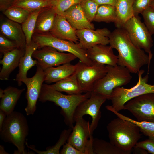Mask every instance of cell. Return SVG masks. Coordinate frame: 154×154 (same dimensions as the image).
<instances>
[{
	"label": "cell",
	"instance_id": "obj_1",
	"mask_svg": "<svg viewBox=\"0 0 154 154\" xmlns=\"http://www.w3.org/2000/svg\"><path fill=\"white\" fill-rule=\"evenodd\" d=\"M109 38L110 46L118 53V65L125 67L131 73L138 74L141 67L148 64L149 72L150 63L148 55L132 43L125 29L117 28Z\"/></svg>",
	"mask_w": 154,
	"mask_h": 154
},
{
	"label": "cell",
	"instance_id": "obj_2",
	"mask_svg": "<svg viewBox=\"0 0 154 154\" xmlns=\"http://www.w3.org/2000/svg\"><path fill=\"white\" fill-rule=\"evenodd\" d=\"M29 126L26 118L22 113L13 111L7 116L0 131L1 140L15 145L17 148L14 154H35L25 149L26 137L28 135Z\"/></svg>",
	"mask_w": 154,
	"mask_h": 154
},
{
	"label": "cell",
	"instance_id": "obj_3",
	"mask_svg": "<svg viewBox=\"0 0 154 154\" xmlns=\"http://www.w3.org/2000/svg\"><path fill=\"white\" fill-rule=\"evenodd\" d=\"M91 92L84 94L65 95L61 92L49 88L47 84H43L38 100L44 103L50 101L54 103L61 109V113L64 118L65 124L69 127H74V115L78 106L89 98Z\"/></svg>",
	"mask_w": 154,
	"mask_h": 154
},
{
	"label": "cell",
	"instance_id": "obj_4",
	"mask_svg": "<svg viewBox=\"0 0 154 154\" xmlns=\"http://www.w3.org/2000/svg\"><path fill=\"white\" fill-rule=\"evenodd\" d=\"M106 128L110 141L127 154L131 153L141 138L138 126L132 122L118 117L112 120Z\"/></svg>",
	"mask_w": 154,
	"mask_h": 154
},
{
	"label": "cell",
	"instance_id": "obj_5",
	"mask_svg": "<svg viewBox=\"0 0 154 154\" xmlns=\"http://www.w3.org/2000/svg\"><path fill=\"white\" fill-rule=\"evenodd\" d=\"M143 70L141 69L138 74V80L135 85L129 88L119 87L114 89L111 94L110 100L112 108L119 112L123 110L125 104L131 100L139 96L148 93H154V84L148 83V74L143 76Z\"/></svg>",
	"mask_w": 154,
	"mask_h": 154
},
{
	"label": "cell",
	"instance_id": "obj_6",
	"mask_svg": "<svg viewBox=\"0 0 154 154\" xmlns=\"http://www.w3.org/2000/svg\"><path fill=\"white\" fill-rule=\"evenodd\" d=\"M106 74L95 84L92 92L103 95L110 100L113 90L128 84L132 77L130 72L125 67L118 65H106Z\"/></svg>",
	"mask_w": 154,
	"mask_h": 154
},
{
	"label": "cell",
	"instance_id": "obj_7",
	"mask_svg": "<svg viewBox=\"0 0 154 154\" xmlns=\"http://www.w3.org/2000/svg\"><path fill=\"white\" fill-rule=\"evenodd\" d=\"M40 48L46 46L52 47L59 51L66 52L74 55L80 61L88 65L94 63L88 58L86 51L82 48L78 43L60 39L50 33H34L32 39Z\"/></svg>",
	"mask_w": 154,
	"mask_h": 154
},
{
	"label": "cell",
	"instance_id": "obj_8",
	"mask_svg": "<svg viewBox=\"0 0 154 154\" xmlns=\"http://www.w3.org/2000/svg\"><path fill=\"white\" fill-rule=\"evenodd\" d=\"M122 28L127 31L132 43L147 53L150 63L153 55L151 51L153 46L152 35L139 16H133Z\"/></svg>",
	"mask_w": 154,
	"mask_h": 154
},
{
	"label": "cell",
	"instance_id": "obj_9",
	"mask_svg": "<svg viewBox=\"0 0 154 154\" xmlns=\"http://www.w3.org/2000/svg\"><path fill=\"white\" fill-rule=\"evenodd\" d=\"M75 65V73L84 93L92 92L95 84L107 72L106 65L96 63L88 65L80 61Z\"/></svg>",
	"mask_w": 154,
	"mask_h": 154
},
{
	"label": "cell",
	"instance_id": "obj_10",
	"mask_svg": "<svg viewBox=\"0 0 154 154\" xmlns=\"http://www.w3.org/2000/svg\"><path fill=\"white\" fill-rule=\"evenodd\" d=\"M67 141L83 154H94L93 133L90 130L89 121L83 117L76 120Z\"/></svg>",
	"mask_w": 154,
	"mask_h": 154
},
{
	"label": "cell",
	"instance_id": "obj_11",
	"mask_svg": "<svg viewBox=\"0 0 154 154\" xmlns=\"http://www.w3.org/2000/svg\"><path fill=\"white\" fill-rule=\"evenodd\" d=\"M123 110L129 111L139 121L154 123V93L143 94L131 100Z\"/></svg>",
	"mask_w": 154,
	"mask_h": 154
},
{
	"label": "cell",
	"instance_id": "obj_12",
	"mask_svg": "<svg viewBox=\"0 0 154 154\" xmlns=\"http://www.w3.org/2000/svg\"><path fill=\"white\" fill-rule=\"evenodd\" d=\"M107 99L103 95L91 92L90 96L82 102L77 107L74 115V122L83 117L84 115H90L92 118L90 124V130L91 132L93 133V131L97 127L101 117L100 108Z\"/></svg>",
	"mask_w": 154,
	"mask_h": 154
},
{
	"label": "cell",
	"instance_id": "obj_13",
	"mask_svg": "<svg viewBox=\"0 0 154 154\" xmlns=\"http://www.w3.org/2000/svg\"><path fill=\"white\" fill-rule=\"evenodd\" d=\"M32 56L37 60L36 66H40L44 70L50 67L70 63L77 58L71 53L60 52L48 46L36 50Z\"/></svg>",
	"mask_w": 154,
	"mask_h": 154
},
{
	"label": "cell",
	"instance_id": "obj_14",
	"mask_svg": "<svg viewBox=\"0 0 154 154\" xmlns=\"http://www.w3.org/2000/svg\"><path fill=\"white\" fill-rule=\"evenodd\" d=\"M37 66L36 71L34 76L28 78L24 83L27 88L26 98L27 105L25 110L27 116L33 115L36 111L37 102L44 81V70L38 66Z\"/></svg>",
	"mask_w": 154,
	"mask_h": 154
},
{
	"label": "cell",
	"instance_id": "obj_15",
	"mask_svg": "<svg viewBox=\"0 0 154 154\" xmlns=\"http://www.w3.org/2000/svg\"><path fill=\"white\" fill-rule=\"evenodd\" d=\"M111 33L106 28L96 30L85 29L76 30L78 44L80 47L86 50L97 44L107 45L109 44V36Z\"/></svg>",
	"mask_w": 154,
	"mask_h": 154
},
{
	"label": "cell",
	"instance_id": "obj_16",
	"mask_svg": "<svg viewBox=\"0 0 154 154\" xmlns=\"http://www.w3.org/2000/svg\"><path fill=\"white\" fill-rule=\"evenodd\" d=\"M86 51L88 58L93 63L112 66L118 65V56L114 54L110 46L98 44Z\"/></svg>",
	"mask_w": 154,
	"mask_h": 154
},
{
	"label": "cell",
	"instance_id": "obj_17",
	"mask_svg": "<svg viewBox=\"0 0 154 154\" xmlns=\"http://www.w3.org/2000/svg\"><path fill=\"white\" fill-rule=\"evenodd\" d=\"M38 48V45L32 39L31 43L26 45L25 54L19 62L18 72L16 78L14 80L17 82L19 86H20L23 83H24L27 79L28 71L37 64V60H33L32 56L34 52Z\"/></svg>",
	"mask_w": 154,
	"mask_h": 154
},
{
	"label": "cell",
	"instance_id": "obj_18",
	"mask_svg": "<svg viewBox=\"0 0 154 154\" xmlns=\"http://www.w3.org/2000/svg\"><path fill=\"white\" fill-rule=\"evenodd\" d=\"M49 33L58 38L78 43L76 30L72 26L62 15H57Z\"/></svg>",
	"mask_w": 154,
	"mask_h": 154
},
{
	"label": "cell",
	"instance_id": "obj_19",
	"mask_svg": "<svg viewBox=\"0 0 154 154\" xmlns=\"http://www.w3.org/2000/svg\"><path fill=\"white\" fill-rule=\"evenodd\" d=\"M25 49L17 47L3 54L0 64L2 65L0 72V79H8L11 73L18 66L21 57L24 55Z\"/></svg>",
	"mask_w": 154,
	"mask_h": 154
},
{
	"label": "cell",
	"instance_id": "obj_20",
	"mask_svg": "<svg viewBox=\"0 0 154 154\" xmlns=\"http://www.w3.org/2000/svg\"><path fill=\"white\" fill-rule=\"evenodd\" d=\"M1 34L15 42L19 47L25 49V37L19 23L6 19L1 22Z\"/></svg>",
	"mask_w": 154,
	"mask_h": 154
},
{
	"label": "cell",
	"instance_id": "obj_21",
	"mask_svg": "<svg viewBox=\"0 0 154 154\" xmlns=\"http://www.w3.org/2000/svg\"><path fill=\"white\" fill-rule=\"evenodd\" d=\"M61 15H63L76 30L85 29H94V25L86 17L80 4L71 7Z\"/></svg>",
	"mask_w": 154,
	"mask_h": 154
},
{
	"label": "cell",
	"instance_id": "obj_22",
	"mask_svg": "<svg viewBox=\"0 0 154 154\" xmlns=\"http://www.w3.org/2000/svg\"><path fill=\"white\" fill-rule=\"evenodd\" d=\"M25 89H19L9 86L3 90L0 89V109L7 115L13 111L21 95Z\"/></svg>",
	"mask_w": 154,
	"mask_h": 154
},
{
	"label": "cell",
	"instance_id": "obj_23",
	"mask_svg": "<svg viewBox=\"0 0 154 154\" xmlns=\"http://www.w3.org/2000/svg\"><path fill=\"white\" fill-rule=\"evenodd\" d=\"M76 69V65L70 63L49 68L44 70V82L47 84L57 82L74 74Z\"/></svg>",
	"mask_w": 154,
	"mask_h": 154
},
{
	"label": "cell",
	"instance_id": "obj_24",
	"mask_svg": "<svg viewBox=\"0 0 154 154\" xmlns=\"http://www.w3.org/2000/svg\"><path fill=\"white\" fill-rule=\"evenodd\" d=\"M57 15L52 7L42 9L37 19L34 33H49Z\"/></svg>",
	"mask_w": 154,
	"mask_h": 154
},
{
	"label": "cell",
	"instance_id": "obj_25",
	"mask_svg": "<svg viewBox=\"0 0 154 154\" xmlns=\"http://www.w3.org/2000/svg\"><path fill=\"white\" fill-rule=\"evenodd\" d=\"M47 86L50 88L60 92H64L68 94H80L83 92L77 79L74 74L55 84Z\"/></svg>",
	"mask_w": 154,
	"mask_h": 154
},
{
	"label": "cell",
	"instance_id": "obj_26",
	"mask_svg": "<svg viewBox=\"0 0 154 154\" xmlns=\"http://www.w3.org/2000/svg\"><path fill=\"white\" fill-rule=\"evenodd\" d=\"M134 0H117L115 6L117 19L114 23L117 28H122L134 16L133 5Z\"/></svg>",
	"mask_w": 154,
	"mask_h": 154
},
{
	"label": "cell",
	"instance_id": "obj_27",
	"mask_svg": "<svg viewBox=\"0 0 154 154\" xmlns=\"http://www.w3.org/2000/svg\"><path fill=\"white\" fill-rule=\"evenodd\" d=\"M94 154H127L110 142L97 138L93 139Z\"/></svg>",
	"mask_w": 154,
	"mask_h": 154
},
{
	"label": "cell",
	"instance_id": "obj_28",
	"mask_svg": "<svg viewBox=\"0 0 154 154\" xmlns=\"http://www.w3.org/2000/svg\"><path fill=\"white\" fill-rule=\"evenodd\" d=\"M72 128H70L63 131L57 143L53 146L47 147L45 151H40L36 149L33 145H29L26 142L27 147L38 154H59L61 147L66 143L72 132Z\"/></svg>",
	"mask_w": 154,
	"mask_h": 154
},
{
	"label": "cell",
	"instance_id": "obj_29",
	"mask_svg": "<svg viewBox=\"0 0 154 154\" xmlns=\"http://www.w3.org/2000/svg\"><path fill=\"white\" fill-rule=\"evenodd\" d=\"M108 110L113 112L117 117L131 121L136 124L143 134L148 137V138L154 141V123L135 120L115 111L110 106L108 108Z\"/></svg>",
	"mask_w": 154,
	"mask_h": 154
},
{
	"label": "cell",
	"instance_id": "obj_30",
	"mask_svg": "<svg viewBox=\"0 0 154 154\" xmlns=\"http://www.w3.org/2000/svg\"><path fill=\"white\" fill-rule=\"evenodd\" d=\"M117 19L115 6L101 5L99 6L94 21L98 22H114Z\"/></svg>",
	"mask_w": 154,
	"mask_h": 154
},
{
	"label": "cell",
	"instance_id": "obj_31",
	"mask_svg": "<svg viewBox=\"0 0 154 154\" xmlns=\"http://www.w3.org/2000/svg\"><path fill=\"white\" fill-rule=\"evenodd\" d=\"M22 7L30 11L52 7V0H14L12 5Z\"/></svg>",
	"mask_w": 154,
	"mask_h": 154
},
{
	"label": "cell",
	"instance_id": "obj_32",
	"mask_svg": "<svg viewBox=\"0 0 154 154\" xmlns=\"http://www.w3.org/2000/svg\"><path fill=\"white\" fill-rule=\"evenodd\" d=\"M42 9L31 12L25 21L21 24L22 28L25 37L26 45H29L32 41L34 33L37 19Z\"/></svg>",
	"mask_w": 154,
	"mask_h": 154
},
{
	"label": "cell",
	"instance_id": "obj_33",
	"mask_svg": "<svg viewBox=\"0 0 154 154\" xmlns=\"http://www.w3.org/2000/svg\"><path fill=\"white\" fill-rule=\"evenodd\" d=\"M31 12L20 7L12 6L3 11V13L8 19L22 24Z\"/></svg>",
	"mask_w": 154,
	"mask_h": 154
},
{
	"label": "cell",
	"instance_id": "obj_34",
	"mask_svg": "<svg viewBox=\"0 0 154 154\" xmlns=\"http://www.w3.org/2000/svg\"><path fill=\"white\" fill-rule=\"evenodd\" d=\"M80 4L88 21L90 22L94 21L100 5L93 0H82Z\"/></svg>",
	"mask_w": 154,
	"mask_h": 154
},
{
	"label": "cell",
	"instance_id": "obj_35",
	"mask_svg": "<svg viewBox=\"0 0 154 154\" xmlns=\"http://www.w3.org/2000/svg\"><path fill=\"white\" fill-rule=\"evenodd\" d=\"M52 7L57 15H62L70 8L80 4L82 0H52Z\"/></svg>",
	"mask_w": 154,
	"mask_h": 154
},
{
	"label": "cell",
	"instance_id": "obj_36",
	"mask_svg": "<svg viewBox=\"0 0 154 154\" xmlns=\"http://www.w3.org/2000/svg\"><path fill=\"white\" fill-rule=\"evenodd\" d=\"M141 14L147 29L152 35L154 34V8L150 6Z\"/></svg>",
	"mask_w": 154,
	"mask_h": 154
},
{
	"label": "cell",
	"instance_id": "obj_37",
	"mask_svg": "<svg viewBox=\"0 0 154 154\" xmlns=\"http://www.w3.org/2000/svg\"><path fill=\"white\" fill-rule=\"evenodd\" d=\"M19 47L14 41L9 39L2 34L0 35V52L1 54L11 51Z\"/></svg>",
	"mask_w": 154,
	"mask_h": 154
},
{
	"label": "cell",
	"instance_id": "obj_38",
	"mask_svg": "<svg viewBox=\"0 0 154 154\" xmlns=\"http://www.w3.org/2000/svg\"><path fill=\"white\" fill-rule=\"evenodd\" d=\"M153 0H134L133 5L134 15L138 16L144 10L151 6Z\"/></svg>",
	"mask_w": 154,
	"mask_h": 154
},
{
	"label": "cell",
	"instance_id": "obj_39",
	"mask_svg": "<svg viewBox=\"0 0 154 154\" xmlns=\"http://www.w3.org/2000/svg\"><path fill=\"white\" fill-rule=\"evenodd\" d=\"M135 146L145 150L148 153L154 154V141L149 138L138 142Z\"/></svg>",
	"mask_w": 154,
	"mask_h": 154
},
{
	"label": "cell",
	"instance_id": "obj_40",
	"mask_svg": "<svg viewBox=\"0 0 154 154\" xmlns=\"http://www.w3.org/2000/svg\"><path fill=\"white\" fill-rule=\"evenodd\" d=\"M60 153L61 154H83L82 152L75 148L67 142L63 146Z\"/></svg>",
	"mask_w": 154,
	"mask_h": 154
},
{
	"label": "cell",
	"instance_id": "obj_41",
	"mask_svg": "<svg viewBox=\"0 0 154 154\" xmlns=\"http://www.w3.org/2000/svg\"><path fill=\"white\" fill-rule=\"evenodd\" d=\"M14 0H0V10L3 11L12 6Z\"/></svg>",
	"mask_w": 154,
	"mask_h": 154
},
{
	"label": "cell",
	"instance_id": "obj_42",
	"mask_svg": "<svg viewBox=\"0 0 154 154\" xmlns=\"http://www.w3.org/2000/svg\"><path fill=\"white\" fill-rule=\"evenodd\" d=\"M99 5H109L115 6L117 0H93Z\"/></svg>",
	"mask_w": 154,
	"mask_h": 154
},
{
	"label": "cell",
	"instance_id": "obj_43",
	"mask_svg": "<svg viewBox=\"0 0 154 154\" xmlns=\"http://www.w3.org/2000/svg\"><path fill=\"white\" fill-rule=\"evenodd\" d=\"M132 150H133V154H148L149 153L146 150L135 146L133 148Z\"/></svg>",
	"mask_w": 154,
	"mask_h": 154
},
{
	"label": "cell",
	"instance_id": "obj_44",
	"mask_svg": "<svg viewBox=\"0 0 154 154\" xmlns=\"http://www.w3.org/2000/svg\"><path fill=\"white\" fill-rule=\"evenodd\" d=\"M7 116L4 111L0 109V131L1 129L3 123Z\"/></svg>",
	"mask_w": 154,
	"mask_h": 154
},
{
	"label": "cell",
	"instance_id": "obj_45",
	"mask_svg": "<svg viewBox=\"0 0 154 154\" xmlns=\"http://www.w3.org/2000/svg\"><path fill=\"white\" fill-rule=\"evenodd\" d=\"M0 154H9L5 151L4 146L1 145H0Z\"/></svg>",
	"mask_w": 154,
	"mask_h": 154
},
{
	"label": "cell",
	"instance_id": "obj_46",
	"mask_svg": "<svg viewBox=\"0 0 154 154\" xmlns=\"http://www.w3.org/2000/svg\"><path fill=\"white\" fill-rule=\"evenodd\" d=\"M151 6L152 7L154 8V0L152 2Z\"/></svg>",
	"mask_w": 154,
	"mask_h": 154
}]
</instances>
